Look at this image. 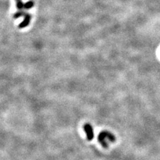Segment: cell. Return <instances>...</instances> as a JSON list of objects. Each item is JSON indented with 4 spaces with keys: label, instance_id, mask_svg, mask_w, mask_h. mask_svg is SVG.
Here are the masks:
<instances>
[{
    "label": "cell",
    "instance_id": "obj_1",
    "mask_svg": "<svg viewBox=\"0 0 160 160\" xmlns=\"http://www.w3.org/2000/svg\"><path fill=\"white\" fill-rule=\"evenodd\" d=\"M98 141L102 144V146L104 148L108 147V142H114L116 141V138L114 135L109 132L103 131L100 132L98 136Z\"/></svg>",
    "mask_w": 160,
    "mask_h": 160
},
{
    "label": "cell",
    "instance_id": "obj_2",
    "mask_svg": "<svg viewBox=\"0 0 160 160\" xmlns=\"http://www.w3.org/2000/svg\"><path fill=\"white\" fill-rule=\"evenodd\" d=\"M83 130L86 133V136L89 141H91L93 139L94 134H93V129L92 126L89 123H86L84 125Z\"/></svg>",
    "mask_w": 160,
    "mask_h": 160
}]
</instances>
